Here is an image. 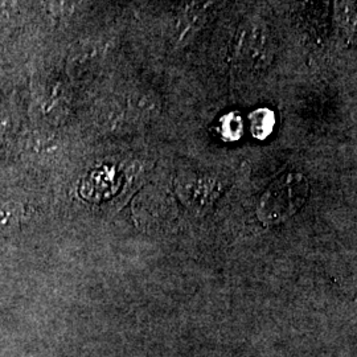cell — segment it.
I'll return each instance as SVG.
<instances>
[{
  "mask_svg": "<svg viewBox=\"0 0 357 357\" xmlns=\"http://www.w3.org/2000/svg\"><path fill=\"white\" fill-rule=\"evenodd\" d=\"M310 184L302 174H286L275 180L259 199L257 217L266 225L281 224L305 204Z\"/></svg>",
  "mask_w": 357,
  "mask_h": 357,
  "instance_id": "6da1fadb",
  "label": "cell"
},
{
  "mask_svg": "<svg viewBox=\"0 0 357 357\" xmlns=\"http://www.w3.org/2000/svg\"><path fill=\"white\" fill-rule=\"evenodd\" d=\"M274 125V116L268 110H258L252 115V128L253 134L258 138H264L270 134Z\"/></svg>",
  "mask_w": 357,
  "mask_h": 357,
  "instance_id": "3957f363",
  "label": "cell"
},
{
  "mask_svg": "<svg viewBox=\"0 0 357 357\" xmlns=\"http://www.w3.org/2000/svg\"><path fill=\"white\" fill-rule=\"evenodd\" d=\"M243 60L255 70H264L274 57V43L264 24L255 23L246 29L243 43Z\"/></svg>",
  "mask_w": 357,
  "mask_h": 357,
  "instance_id": "7a4b0ae2",
  "label": "cell"
}]
</instances>
